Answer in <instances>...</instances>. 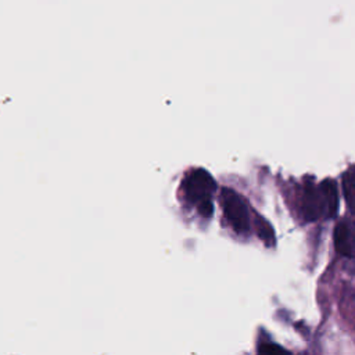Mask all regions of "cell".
Listing matches in <instances>:
<instances>
[{"label": "cell", "mask_w": 355, "mask_h": 355, "mask_svg": "<svg viewBox=\"0 0 355 355\" xmlns=\"http://www.w3.org/2000/svg\"><path fill=\"white\" fill-rule=\"evenodd\" d=\"M259 219H261V218H259ZM259 226H261V227L258 229V234L261 236V239H262L265 243H268V245H272V244L275 243V234H273V230H268V232H266V229L270 227L269 223H268V220L261 219Z\"/></svg>", "instance_id": "obj_6"}, {"label": "cell", "mask_w": 355, "mask_h": 355, "mask_svg": "<svg viewBox=\"0 0 355 355\" xmlns=\"http://www.w3.org/2000/svg\"><path fill=\"white\" fill-rule=\"evenodd\" d=\"M216 189L214 178L205 169H196L186 176L183 191L189 204L197 207L200 215L209 218L212 215V194Z\"/></svg>", "instance_id": "obj_2"}, {"label": "cell", "mask_w": 355, "mask_h": 355, "mask_svg": "<svg viewBox=\"0 0 355 355\" xmlns=\"http://www.w3.org/2000/svg\"><path fill=\"white\" fill-rule=\"evenodd\" d=\"M334 245L337 252L344 257H352V226L347 220L337 223L334 229Z\"/></svg>", "instance_id": "obj_4"}, {"label": "cell", "mask_w": 355, "mask_h": 355, "mask_svg": "<svg viewBox=\"0 0 355 355\" xmlns=\"http://www.w3.org/2000/svg\"><path fill=\"white\" fill-rule=\"evenodd\" d=\"M223 215L237 234H248L251 230L250 209L245 200L234 190L225 187L220 193Z\"/></svg>", "instance_id": "obj_3"}, {"label": "cell", "mask_w": 355, "mask_h": 355, "mask_svg": "<svg viewBox=\"0 0 355 355\" xmlns=\"http://www.w3.org/2000/svg\"><path fill=\"white\" fill-rule=\"evenodd\" d=\"M338 208V193L334 180L326 179L319 186L308 184L304 189L301 209L306 220H315L322 215L334 216Z\"/></svg>", "instance_id": "obj_1"}, {"label": "cell", "mask_w": 355, "mask_h": 355, "mask_svg": "<svg viewBox=\"0 0 355 355\" xmlns=\"http://www.w3.org/2000/svg\"><path fill=\"white\" fill-rule=\"evenodd\" d=\"M343 186H344V196L347 200V204L349 208H352V201H354V189H355V176H354V168L351 166L344 178H343Z\"/></svg>", "instance_id": "obj_5"}, {"label": "cell", "mask_w": 355, "mask_h": 355, "mask_svg": "<svg viewBox=\"0 0 355 355\" xmlns=\"http://www.w3.org/2000/svg\"><path fill=\"white\" fill-rule=\"evenodd\" d=\"M258 352H261V354H277V352H286V349L276 345V344H261L259 348H258Z\"/></svg>", "instance_id": "obj_7"}]
</instances>
